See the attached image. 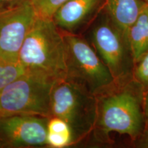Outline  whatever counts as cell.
Returning a JSON list of instances; mask_svg holds the SVG:
<instances>
[{"instance_id":"cell-18","label":"cell","mask_w":148,"mask_h":148,"mask_svg":"<svg viewBox=\"0 0 148 148\" xmlns=\"http://www.w3.org/2000/svg\"><path fill=\"white\" fill-rule=\"evenodd\" d=\"M143 114L145 119V130L148 131V90H145L143 97Z\"/></svg>"},{"instance_id":"cell-1","label":"cell","mask_w":148,"mask_h":148,"mask_svg":"<svg viewBox=\"0 0 148 148\" xmlns=\"http://www.w3.org/2000/svg\"><path fill=\"white\" fill-rule=\"evenodd\" d=\"M145 90L132 76L114 81L96 95L97 115L92 136L96 141L110 143V134L127 135L134 142L145 130Z\"/></svg>"},{"instance_id":"cell-9","label":"cell","mask_w":148,"mask_h":148,"mask_svg":"<svg viewBox=\"0 0 148 148\" xmlns=\"http://www.w3.org/2000/svg\"><path fill=\"white\" fill-rule=\"evenodd\" d=\"M105 0H67L54 12L51 19L61 32L80 34L102 10Z\"/></svg>"},{"instance_id":"cell-2","label":"cell","mask_w":148,"mask_h":148,"mask_svg":"<svg viewBox=\"0 0 148 148\" xmlns=\"http://www.w3.org/2000/svg\"><path fill=\"white\" fill-rule=\"evenodd\" d=\"M18 62L27 72L65 79L64 35L52 19L36 17L22 45Z\"/></svg>"},{"instance_id":"cell-19","label":"cell","mask_w":148,"mask_h":148,"mask_svg":"<svg viewBox=\"0 0 148 148\" xmlns=\"http://www.w3.org/2000/svg\"><path fill=\"white\" fill-rule=\"evenodd\" d=\"M143 1L144 3H145L146 6H147V8H148V0H143Z\"/></svg>"},{"instance_id":"cell-6","label":"cell","mask_w":148,"mask_h":148,"mask_svg":"<svg viewBox=\"0 0 148 148\" xmlns=\"http://www.w3.org/2000/svg\"><path fill=\"white\" fill-rule=\"evenodd\" d=\"M56 82L41 74L26 72L0 92V117L21 114L49 118Z\"/></svg>"},{"instance_id":"cell-17","label":"cell","mask_w":148,"mask_h":148,"mask_svg":"<svg viewBox=\"0 0 148 148\" xmlns=\"http://www.w3.org/2000/svg\"><path fill=\"white\" fill-rule=\"evenodd\" d=\"M133 143L136 147L148 148V131L144 130L140 137Z\"/></svg>"},{"instance_id":"cell-12","label":"cell","mask_w":148,"mask_h":148,"mask_svg":"<svg viewBox=\"0 0 148 148\" xmlns=\"http://www.w3.org/2000/svg\"><path fill=\"white\" fill-rule=\"evenodd\" d=\"M47 146L52 148H63L73 145L71 127L63 119L50 116L47 124Z\"/></svg>"},{"instance_id":"cell-4","label":"cell","mask_w":148,"mask_h":148,"mask_svg":"<svg viewBox=\"0 0 148 148\" xmlns=\"http://www.w3.org/2000/svg\"><path fill=\"white\" fill-rule=\"evenodd\" d=\"M88 36V42L114 80L132 76L134 60L127 34L112 21L104 6L90 23Z\"/></svg>"},{"instance_id":"cell-13","label":"cell","mask_w":148,"mask_h":148,"mask_svg":"<svg viewBox=\"0 0 148 148\" xmlns=\"http://www.w3.org/2000/svg\"><path fill=\"white\" fill-rule=\"evenodd\" d=\"M26 72L19 62H9L0 59V92Z\"/></svg>"},{"instance_id":"cell-15","label":"cell","mask_w":148,"mask_h":148,"mask_svg":"<svg viewBox=\"0 0 148 148\" xmlns=\"http://www.w3.org/2000/svg\"><path fill=\"white\" fill-rule=\"evenodd\" d=\"M132 77L144 90H148V51L134 62Z\"/></svg>"},{"instance_id":"cell-8","label":"cell","mask_w":148,"mask_h":148,"mask_svg":"<svg viewBox=\"0 0 148 148\" xmlns=\"http://www.w3.org/2000/svg\"><path fill=\"white\" fill-rule=\"evenodd\" d=\"M36 14L30 1L0 14V59L18 62V55Z\"/></svg>"},{"instance_id":"cell-3","label":"cell","mask_w":148,"mask_h":148,"mask_svg":"<svg viewBox=\"0 0 148 148\" xmlns=\"http://www.w3.org/2000/svg\"><path fill=\"white\" fill-rule=\"evenodd\" d=\"M97 115L96 96L66 79L57 80L50 98V116L63 119L71 127L73 145L92 134Z\"/></svg>"},{"instance_id":"cell-5","label":"cell","mask_w":148,"mask_h":148,"mask_svg":"<svg viewBox=\"0 0 148 148\" xmlns=\"http://www.w3.org/2000/svg\"><path fill=\"white\" fill-rule=\"evenodd\" d=\"M62 33L65 44V79L95 95L113 84L115 80L112 73L89 42L80 34Z\"/></svg>"},{"instance_id":"cell-16","label":"cell","mask_w":148,"mask_h":148,"mask_svg":"<svg viewBox=\"0 0 148 148\" xmlns=\"http://www.w3.org/2000/svg\"><path fill=\"white\" fill-rule=\"evenodd\" d=\"M30 0H0V14L17 8Z\"/></svg>"},{"instance_id":"cell-7","label":"cell","mask_w":148,"mask_h":148,"mask_svg":"<svg viewBox=\"0 0 148 148\" xmlns=\"http://www.w3.org/2000/svg\"><path fill=\"white\" fill-rule=\"evenodd\" d=\"M48 119L21 114L1 116L0 148L46 147Z\"/></svg>"},{"instance_id":"cell-14","label":"cell","mask_w":148,"mask_h":148,"mask_svg":"<svg viewBox=\"0 0 148 148\" xmlns=\"http://www.w3.org/2000/svg\"><path fill=\"white\" fill-rule=\"evenodd\" d=\"M67 0H30L37 17L51 19L54 12Z\"/></svg>"},{"instance_id":"cell-11","label":"cell","mask_w":148,"mask_h":148,"mask_svg":"<svg viewBox=\"0 0 148 148\" xmlns=\"http://www.w3.org/2000/svg\"><path fill=\"white\" fill-rule=\"evenodd\" d=\"M127 36L135 62L148 51V8L145 4L129 27Z\"/></svg>"},{"instance_id":"cell-10","label":"cell","mask_w":148,"mask_h":148,"mask_svg":"<svg viewBox=\"0 0 148 148\" xmlns=\"http://www.w3.org/2000/svg\"><path fill=\"white\" fill-rule=\"evenodd\" d=\"M144 5L143 0H105L104 9L112 21L127 34Z\"/></svg>"}]
</instances>
